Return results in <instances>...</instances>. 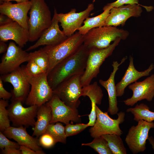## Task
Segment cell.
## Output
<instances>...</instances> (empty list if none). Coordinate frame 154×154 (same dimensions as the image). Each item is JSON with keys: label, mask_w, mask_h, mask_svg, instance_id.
Returning <instances> with one entry per match:
<instances>
[{"label": "cell", "mask_w": 154, "mask_h": 154, "mask_svg": "<svg viewBox=\"0 0 154 154\" xmlns=\"http://www.w3.org/2000/svg\"><path fill=\"white\" fill-rule=\"evenodd\" d=\"M89 52L83 44L74 53L54 67L47 75L49 84L53 90L60 83L71 77L83 74Z\"/></svg>", "instance_id": "cell-1"}, {"label": "cell", "mask_w": 154, "mask_h": 154, "mask_svg": "<svg viewBox=\"0 0 154 154\" xmlns=\"http://www.w3.org/2000/svg\"><path fill=\"white\" fill-rule=\"evenodd\" d=\"M31 6L28 20L29 41L37 40L51 25V12L45 0H31Z\"/></svg>", "instance_id": "cell-2"}, {"label": "cell", "mask_w": 154, "mask_h": 154, "mask_svg": "<svg viewBox=\"0 0 154 154\" xmlns=\"http://www.w3.org/2000/svg\"><path fill=\"white\" fill-rule=\"evenodd\" d=\"M129 32L116 27L104 26L91 29L83 35V44L89 50L93 49H103L118 38L125 39Z\"/></svg>", "instance_id": "cell-3"}, {"label": "cell", "mask_w": 154, "mask_h": 154, "mask_svg": "<svg viewBox=\"0 0 154 154\" xmlns=\"http://www.w3.org/2000/svg\"><path fill=\"white\" fill-rule=\"evenodd\" d=\"M83 43V35L78 31L56 45L44 47L49 58L48 74L58 63L76 51Z\"/></svg>", "instance_id": "cell-4"}, {"label": "cell", "mask_w": 154, "mask_h": 154, "mask_svg": "<svg viewBox=\"0 0 154 154\" xmlns=\"http://www.w3.org/2000/svg\"><path fill=\"white\" fill-rule=\"evenodd\" d=\"M121 39L118 38L108 47L103 49H93L89 51L86 66L81 77L83 87L90 84L100 72V66L106 58L111 56Z\"/></svg>", "instance_id": "cell-5"}, {"label": "cell", "mask_w": 154, "mask_h": 154, "mask_svg": "<svg viewBox=\"0 0 154 154\" xmlns=\"http://www.w3.org/2000/svg\"><path fill=\"white\" fill-rule=\"evenodd\" d=\"M82 75H76L71 77L60 83L53 90L54 94L72 108H77L80 102L79 98L83 96L81 80Z\"/></svg>", "instance_id": "cell-6"}, {"label": "cell", "mask_w": 154, "mask_h": 154, "mask_svg": "<svg viewBox=\"0 0 154 154\" xmlns=\"http://www.w3.org/2000/svg\"><path fill=\"white\" fill-rule=\"evenodd\" d=\"M96 119L94 125L89 129L90 135L93 138L106 134H116L121 136L123 132L119 125L125 120V114L124 112H120L117 114L116 119L111 118L108 112H104L96 106Z\"/></svg>", "instance_id": "cell-7"}, {"label": "cell", "mask_w": 154, "mask_h": 154, "mask_svg": "<svg viewBox=\"0 0 154 154\" xmlns=\"http://www.w3.org/2000/svg\"><path fill=\"white\" fill-rule=\"evenodd\" d=\"M30 83V90L25 101L26 105L39 107L46 104L52 98L53 90L49 84L46 73L31 76Z\"/></svg>", "instance_id": "cell-8"}, {"label": "cell", "mask_w": 154, "mask_h": 154, "mask_svg": "<svg viewBox=\"0 0 154 154\" xmlns=\"http://www.w3.org/2000/svg\"><path fill=\"white\" fill-rule=\"evenodd\" d=\"M31 77L25 66H23L10 73L1 75L0 78L3 82L9 83L13 86L11 100H20L23 103L25 102L30 90Z\"/></svg>", "instance_id": "cell-9"}, {"label": "cell", "mask_w": 154, "mask_h": 154, "mask_svg": "<svg viewBox=\"0 0 154 154\" xmlns=\"http://www.w3.org/2000/svg\"><path fill=\"white\" fill-rule=\"evenodd\" d=\"M22 103L20 100H12L8 106L7 109L12 126L15 127L23 126L26 128L29 126L34 127L38 106L33 105L25 107Z\"/></svg>", "instance_id": "cell-10"}, {"label": "cell", "mask_w": 154, "mask_h": 154, "mask_svg": "<svg viewBox=\"0 0 154 154\" xmlns=\"http://www.w3.org/2000/svg\"><path fill=\"white\" fill-rule=\"evenodd\" d=\"M137 125L129 129L125 141L129 149L133 154L144 151L146 149V140L149 130L154 128V123L143 120L138 122Z\"/></svg>", "instance_id": "cell-11"}, {"label": "cell", "mask_w": 154, "mask_h": 154, "mask_svg": "<svg viewBox=\"0 0 154 154\" xmlns=\"http://www.w3.org/2000/svg\"><path fill=\"white\" fill-rule=\"evenodd\" d=\"M93 3L89 4L86 9L79 12H76L75 9H72L66 13H58L54 9L56 18L62 29V31L67 37L75 33L82 26L85 20L89 16L94 9Z\"/></svg>", "instance_id": "cell-12"}, {"label": "cell", "mask_w": 154, "mask_h": 154, "mask_svg": "<svg viewBox=\"0 0 154 154\" xmlns=\"http://www.w3.org/2000/svg\"><path fill=\"white\" fill-rule=\"evenodd\" d=\"M7 51L3 55L0 63V74L3 75L15 70L23 63L30 60L29 53L22 47L11 42Z\"/></svg>", "instance_id": "cell-13"}, {"label": "cell", "mask_w": 154, "mask_h": 154, "mask_svg": "<svg viewBox=\"0 0 154 154\" xmlns=\"http://www.w3.org/2000/svg\"><path fill=\"white\" fill-rule=\"evenodd\" d=\"M46 104L50 107L52 110V118L50 123L59 122L66 125L70 123V121L77 123L81 122L77 109L67 106L56 95L54 94Z\"/></svg>", "instance_id": "cell-14"}, {"label": "cell", "mask_w": 154, "mask_h": 154, "mask_svg": "<svg viewBox=\"0 0 154 154\" xmlns=\"http://www.w3.org/2000/svg\"><path fill=\"white\" fill-rule=\"evenodd\" d=\"M129 89L132 90V96L123 101L127 106H133L137 102L145 99L150 102L154 97V74L142 81H137L129 85Z\"/></svg>", "instance_id": "cell-15"}, {"label": "cell", "mask_w": 154, "mask_h": 154, "mask_svg": "<svg viewBox=\"0 0 154 154\" xmlns=\"http://www.w3.org/2000/svg\"><path fill=\"white\" fill-rule=\"evenodd\" d=\"M139 5L137 4H128L117 7H112L106 20L105 26L116 27L120 25L123 26L129 18L140 17L142 9Z\"/></svg>", "instance_id": "cell-16"}, {"label": "cell", "mask_w": 154, "mask_h": 154, "mask_svg": "<svg viewBox=\"0 0 154 154\" xmlns=\"http://www.w3.org/2000/svg\"><path fill=\"white\" fill-rule=\"evenodd\" d=\"M31 5V1L15 4L3 2L0 5V13L7 15L28 31L27 14Z\"/></svg>", "instance_id": "cell-17"}, {"label": "cell", "mask_w": 154, "mask_h": 154, "mask_svg": "<svg viewBox=\"0 0 154 154\" xmlns=\"http://www.w3.org/2000/svg\"><path fill=\"white\" fill-rule=\"evenodd\" d=\"M55 12L49 27L42 33L37 42L26 50L27 51L35 49L43 45L54 46L63 41L67 38L63 31H61L58 25Z\"/></svg>", "instance_id": "cell-18"}, {"label": "cell", "mask_w": 154, "mask_h": 154, "mask_svg": "<svg viewBox=\"0 0 154 154\" xmlns=\"http://www.w3.org/2000/svg\"><path fill=\"white\" fill-rule=\"evenodd\" d=\"M9 40L23 48L29 41L28 31L15 21L0 26V40L5 42Z\"/></svg>", "instance_id": "cell-19"}, {"label": "cell", "mask_w": 154, "mask_h": 154, "mask_svg": "<svg viewBox=\"0 0 154 154\" xmlns=\"http://www.w3.org/2000/svg\"><path fill=\"white\" fill-rule=\"evenodd\" d=\"M26 128L23 126H10L3 132L8 138L13 139L20 145L25 146L35 151L42 150L38 138L29 135Z\"/></svg>", "instance_id": "cell-20"}, {"label": "cell", "mask_w": 154, "mask_h": 154, "mask_svg": "<svg viewBox=\"0 0 154 154\" xmlns=\"http://www.w3.org/2000/svg\"><path fill=\"white\" fill-rule=\"evenodd\" d=\"M129 61L128 66L121 80L116 85L117 97L122 96L127 86L143 76H149L154 68V65L151 63L146 70L140 72L137 70L134 66L132 56H129Z\"/></svg>", "instance_id": "cell-21"}, {"label": "cell", "mask_w": 154, "mask_h": 154, "mask_svg": "<svg viewBox=\"0 0 154 154\" xmlns=\"http://www.w3.org/2000/svg\"><path fill=\"white\" fill-rule=\"evenodd\" d=\"M127 58L126 56L124 57L119 63L117 61H113L112 64L113 70L108 79L106 80L101 79L99 80L100 84L108 92L109 100L108 112L112 115L117 114L119 111L115 82V74L119 69V66L125 62Z\"/></svg>", "instance_id": "cell-22"}, {"label": "cell", "mask_w": 154, "mask_h": 154, "mask_svg": "<svg viewBox=\"0 0 154 154\" xmlns=\"http://www.w3.org/2000/svg\"><path fill=\"white\" fill-rule=\"evenodd\" d=\"M87 96L90 98L91 103V110L88 115L89 121L88 123L89 126L94 125L96 119V106L100 105L103 97L102 90L96 82L93 84L83 87V96Z\"/></svg>", "instance_id": "cell-23"}, {"label": "cell", "mask_w": 154, "mask_h": 154, "mask_svg": "<svg viewBox=\"0 0 154 154\" xmlns=\"http://www.w3.org/2000/svg\"><path fill=\"white\" fill-rule=\"evenodd\" d=\"M34 131L32 136L37 138L44 133L52 118L50 107L46 104L38 107Z\"/></svg>", "instance_id": "cell-24"}, {"label": "cell", "mask_w": 154, "mask_h": 154, "mask_svg": "<svg viewBox=\"0 0 154 154\" xmlns=\"http://www.w3.org/2000/svg\"><path fill=\"white\" fill-rule=\"evenodd\" d=\"M112 8L106 5L103 8V12L100 14L92 17H87L84 21L83 25L78 29V32L84 35L92 29L104 26Z\"/></svg>", "instance_id": "cell-25"}, {"label": "cell", "mask_w": 154, "mask_h": 154, "mask_svg": "<svg viewBox=\"0 0 154 154\" xmlns=\"http://www.w3.org/2000/svg\"><path fill=\"white\" fill-rule=\"evenodd\" d=\"M149 110V108L147 105L141 103L137 104L134 108L127 109L126 112L133 114L134 120L137 122L140 120H143L151 122L154 120V112Z\"/></svg>", "instance_id": "cell-26"}, {"label": "cell", "mask_w": 154, "mask_h": 154, "mask_svg": "<svg viewBox=\"0 0 154 154\" xmlns=\"http://www.w3.org/2000/svg\"><path fill=\"white\" fill-rule=\"evenodd\" d=\"M107 141L113 154H126L125 147L120 135L116 134H106L102 135Z\"/></svg>", "instance_id": "cell-27"}, {"label": "cell", "mask_w": 154, "mask_h": 154, "mask_svg": "<svg viewBox=\"0 0 154 154\" xmlns=\"http://www.w3.org/2000/svg\"><path fill=\"white\" fill-rule=\"evenodd\" d=\"M45 132L50 134L56 143L59 142L66 143L67 137L66 135L65 127L60 122L50 123Z\"/></svg>", "instance_id": "cell-28"}, {"label": "cell", "mask_w": 154, "mask_h": 154, "mask_svg": "<svg viewBox=\"0 0 154 154\" xmlns=\"http://www.w3.org/2000/svg\"><path fill=\"white\" fill-rule=\"evenodd\" d=\"M30 59L35 62L45 73L48 75L49 68L48 55L43 48L29 53Z\"/></svg>", "instance_id": "cell-29"}, {"label": "cell", "mask_w": 154, "mask_h": 154, "mask_svg": "<svg viewBox=\"0 0 154 154\" xmlns=\"http://www.w3.org/2000/svg\"><path fill=\"white\" fill-rule=\"evenodd\" d=\"M82 145L90 147L99 154H113L107 141L102 136L94 138L90 143H82Z\"/></svg>", "instance_id": "cell-30"}, {"label": "cell", "mask_w": 154, "mask_h": 154, "mask_svg": "<svg viewBox=\"0 0 154 154\" xmlns=\"http://www.w3.org/2000/svg\"><path fill=\"white\" fill-rule=\"evenodd\" d=\"M9 105L8 100L0 99V130L2 132L11 126L8 111L6 108Z\"/></svg>", "instance_id": "cell-31"}, {"label": "cell", "mask_w": 154, "mask_h": 154, "mask_svg": "<svg viewBox=\"0 0 154 154\" xmlns=\"http://www.w3.org/2000/svg\"><path fill=\"white\" fill-rule=\"evenodd\" d=\"M88 126V123L84 124L78 123L75 124L69 123L66 124L65 126L66 135L67 137H68L76 135Z\"/></svg>", "instance_id": "cell-32"}, {"label": "cell", "mask_w": 154, "mask_h": 154, "mask_svg": "<svg viewBox=\"0 0 154 154\" xmlns=\"http://www.w3.org/2000/svg\"><path fill=\"white\" fill-rule=\"evenodd\" d=\"M38 141L40 146L46 149L52 147L56 143L53 137L46 132L39 137Z\"/></svg>", "instance_id": "cell-33"}, {"label": "cell", "mask_w": 154, "mask_h": 154, "mask_svg": "<svg viewBox=\"0 0 154 154\" xmlns=\"http://www.w3.org/2000/svg\"><path fill=\"white\" fill-rule=\"evenodd\" d=\"M25 67L28 73L31 76H37L45 73L35 62L31 59L27 62Z\"/></svg>", "instance_id": "cell-34"}, {"label": "cell", "mask_w": 154, "mask_h": 154, "mask_svg": "<svg viewBox=\"0 0 154 154\" xmlns=\"http://www.w3.org/2000/svg\"><path fill=\"white\" fill-rule=\"evenodd\" d=\"M20 145L17 143L9 140L3 132L0 131V148L1 150L7 147L19 149Z\"/></svg>", "instance_id": "cell-35"}, {"label": "cell", "mask_w": 154, "mask_h": 154, "mask_svg": "<svg viewBox=\"0 0 154 154\" xmlns=\"http://www.w3.org/2000/svg\"><path fill=\"white\" fill-rule=\"evenodd\" d=\"M139 0H117L114 2L108 4L106 5L112 7H117L125 4L139 5Z\"/></svg>", "instance_id": "cell-36"}, {"label": "cell", "mask_w": 154, "mask_h": 154, "mask_svg": "<svg viewBox=\"0 0 154 154\" xmlns=\"http://www.w3.org/2000/svg\"><path fill=\"white\" fill-rule=\"evenodd\" d=\"M3 82L2 79L0 78V98L8 100L11 98L12 94L5 89Z\"/></svg>", "instance_id": "cell-37"}, {"label": "cell", "mask_w": 154, "mask_h": 154, "mask_svg": "<svg viewBox=\"0 0 154 154\" xmlns=\"http://www.w3.org/2000/svg\"><path fill=\"white\" fill-rule=\"evenodd\" d=\"M21 154H44L45 153L42 151H35L27 146L20 145L19 148Z\"/></svg>", "instance_id": "cell-38"}, {"label": "cell", "mask_w": 154, "mask_h": 154, "mask_svg": "<svg viewBox=\"0 0 154 154\" xmlns=\"http://www.w3.org/2000/svg\"><path fill=\"white\" fill-rule=\"evenodd\" d=\"M1 153L3 154H21V152L19 149L12 147H7L1 150Z\"/></svg>", "instance_id": "cell-39"}, {"label": "cell", "mask_w": 154, "mask_h": 154, "mask_svg": "<svg viewBox=\"0 0 154 154\" xmlns=\"http://www.w3.org/2000/svg\"><path fill=\"white\" fill-rule=\"evenodd\" d=\"M13 21L11 18L5 15H0V26L7 25Z\"/></svg>", "instance_id": "cell-40"}, {"label": "cell", "mask_w": 154, "mask_h": 154, "mask_svg": "<svg viewBox=\"0 0 154 154\" xmlns=\"http://www.w3.org/2000/svg\"><path fill=\"white\" fill-rule=\"evenodd\" d=\"M8 45L5 43V42L0 41V54L5 53L7 50Z\"/></svg>", "instance_id": "cell-41"}, {"label": "cell", "mask_w": 154, "mask_h": 154, "mask_svg": "<svg viewBox=\"0 0 154 154\" xmlns=\"http://www.w3.org/2000/svg\"><path fill=\"white\" fill-rule=\"evenodd\" d=\"M31 0H1V1H0V3L1 4L3 2H10L11 1H16L17 3H19L23 2L29 1Z\"/></svg>", "instance_id": "cell-42"}, {"label": "cell", "mask_w": 154, "mask_h": 154, "mask_svg": "<svg viewBox=\"0 0 154 154\" xmlns=\"http://www.w3.org/2000/svg\"><path fill=\"white\" fill-rule=\"evenodd\" d=\"M147 139L149 141L150 143L151 144L152 148L154 150V139L152 137H148Z\"/></svg>", "instance_id": "cell-43"}, {"label": "cell", "mask_w": 154, "mask_h": 154, "mask_svg": "<svg viewBox=\"0 0 154 154\" xmlns=\"http://www.w3.org/2000/svg\"><path fill=\"white\" fill-rule=\"evenodd\" d=\"M1 1V0H0V1Z\"/></svg>", "instance_id": "cell-44"}]
</instances>
